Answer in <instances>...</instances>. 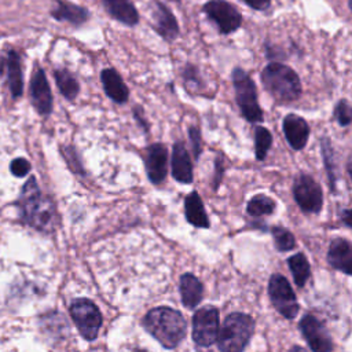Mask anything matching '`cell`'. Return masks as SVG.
<instances>
[{
    "mask_svg": "<svg viewBox=\"0 0 352 352\" xmlns=\"http://www.w3.org/2000/svg\"><path fill=\"white\" fill-rule=\"evenodd\" d=\"M264 89L280 104L293 103L300 99L302 85L298 74L290 66L282 62H270L260 74Z\"/></svg>",
    "mask_w": 352,
    "mask_h": 352,
    "instance_id": "1",
    "label": "cell"
},
{
    "mask_svg": "<svg viewBox=\"0 0 352 352\" xmlns=\"http://www.w3.org/2000/svg\"><path fill=\"white\" fill-rule=\"evenodd\" d=\"M19 208L23 220L40 231H52L55 227V206L43 195L34 177H30L21 192Z\"/></svg>",
    "mask_w": 352,
    "mask_h": 352,
    "instance_id": "2",
    "label": "cell"
},
{
    "mask_svg": "<svg viewBox=\"0 0 352 352\" xmlns=\"http://www.w3.org/2000/svg\"><path fill=\"white\" fill-rule=\"evenodd\" d=\"M144 329L165 348H175L186 336L183 315L169 307H157L143 319Z\"/></svg>",
    "mask_w": 352,
    "mask_h": 352,
    "instance_id": "3",
    "label": "cell"
},
{
    "mask_svg": "<svg viewBox=\"0 0 352 352\" xmlns=\"http://www.w3.org/2000/svg\"><path fill=\"white\" fill-rule=\"evenodd\" d=\"M254 329L253 319L241 312L230 314L217 334L220 352H242L248 345Z\"/></svg>",
    "mask_w": 352,
    "mask_h": 352,
    "instance_id": "4",
    "label": "cell"
},
{
    "mask_svg": "<svg viewBox=\"0 0 352 352\" xmlns=\"http://www.w3.org/2000/svg\"><path fill=\"white\" fill-rule=\"evenodd\" d=\"M231 81L234 87L235 102L241 114L249 122L263 121V110L260 107L257 88L252 77L242 67H234L231 72Z\"/></svg>",
    "mask_w": 352,
    "mask_h": 352,
    "instance_id": "5",
    "label": "cell"
},
{
    "mask_svg": "<svg viewBox=\"0 0 352 352\" xmlns=\"http://www.w3.org/2000/svg\"><path fill=\"white\" fill-rule=\"evenodd\" d=\"M202 12L214 23L221 34H231L242 25V15L238 8L227 0H209L204 4Z\"/></svg>",
    "mask_w": 352,
    "mask_h": 352,
    "instance_id": "6",
    "label": "cell"
},
{
    "mask_svg": "<svg viewBox=\"0 0 352 352\" xmlns=\"http://www.w3.org/2000/svg\"><path fill=\"white\" fill-rule=\"evenodd\" d=\"M70 315L80 334L92 341L96 338L102 326V314L98 307L88 298H77L70 305Z\"/></svg>",
    "mask_w": 352,
    "mask_h": 352,
    "instance_id": "7",
    "label": "cell"
},
{
    "mask_svg": "<svg viewBox=\"0 0 352 352\" xmlns=\"http://www.w3.org/2000/svg\"><path fill=\"white\" fill-rule=\"evenodd\" d=\"M219 334V312L214 307L199 308L192 316V338L199 346H210Z\"/></svg>",
    "mask_w": 352,
    "mask_h": 352,
    "instance_id": "8",
    "label": "cell"
},
{
    "mask_svg": "<svg viewBox=\"0 0 352 352\" xmlns=\"http://www.w3.org/2000/svg\"><path fill=\"white\" fill-rule=\"evenodd\" d=\"M270 298L276 308V311L287 319H292L298 312L297 298L290 283L280 274H274L268 285Z\"/></svg>",
    "mask_w": 352,
    "mask_h": 352,
    "instance_id": "9",
    "label": "cell"
},
{
    "mask_svg": "<svg viewBox=\"0 0 352 352\" xmlns=\"http://www.w3.org/2000/svg\"><path fill=\"white\" fill-rule=\"evenodd\" d=\"M293 194L296 202L304 212L318 213L322 209V188L311 176L300 175L294 182Z\"/></svg>",
    "mask_w": 352,
    "mask_h": 352,
    "instance_id": "10",
    "label": "cell"
},
{
    "mask_svg": "<svg viewBox=\"0 0 352 352\" xmlns=\"http://www.w3.org/2000/svg\"><path fill=\"white\" fill-rule=\"evenodd\" d=\"M300 330L312 352H331L333 344L330 334L315 316L305 315L300 320Z\"/></svg>",
    "mask_w": 352,
    "mask_h": 352,
    "instance_id": "11",
    "label": "cell"
},
{
    "mask_svg": "<svg viewBox=\"0 0 352 352\" xmlns=\"http://www.w3.org/2000/svg\"><path fill=\"white\" fill-rule=\"evenodd\" d=\"M153 28L165 41H173L179 37L180 28L176 16L170 11V8L160 0L153 1Z\"/></svg>",
    "mask_w": 352,
    "mask_h": 352,
    "instance_id": "12",
    "label": "cell"
},
{
    "mask_svg": "<svg viewBox=\"0 0 352 352\" xmlns=\"http://www.w3.org/2000/svg\"><path fill=\"white\" fill-rule=\"evenodd\" d=\"M30 98L34 109L41 116H48L52 111V94L47 76L41 67H37L32 76Z\"/></svg>",
    "mask_w": 352,
    "mask_h": 352,
    "instance_id": "13",
    "label": "cell"
},
{
    "mask_svg": "<svg viewBox=\"0 0 352 352\" xmlns=\"http://www.w3.org/2000/svg\"><path fill=\"white\" fill-rule=\"evenodd\" d=\"M282 128L285 138L292 148L302 150L305 147L309 136V125L305 118L297 114H287L283 118Z\"/></svg>",
    "mask_w": 352,
    "mask_h": 352,
    "instance_id": "14",
    "label": "cell"
},
{
    "mask_svg": "<svg viewBox=\"0 0 352 352\" xmlns=\"http://www.w3.org/2000/svg\"><path fill=\"white\" fill-rule=\"evenodd\" d=\"M168 150L162 143L148 146L146 151V170L150 180L155 184L161 183L166 176Z\"/></svg>",
    "mask_w": 352,
    "mask_h": 352,
    "instance_id": "15",
    "label": "cell"
},
{
    "mask_svg": "<svg viewBox=\"0 0 352 352\" xmlns=\"http://www.w3.org/2000/svg\"><path fill=\"white\" fill-rule=\"evenodd\" d=\"M100 82L103 87V91L109 99H111L114 103L124 104L129 99V89L126 84L124 82L121 74L113 69L106 67L100 72Z\"/></svg>",
    "mask_w": 352,
    "mask_h": 352,
    "instance_id": "16",
    "label": "cell"
},
{
    "mask_svg": "<svg viewBox=\"0 0 352 352\" xmlns=\"http://www.w3.org/2000/svg\"><path fill=\"white\" fill-rule=\"evenodd\" d=\"M106 12L117 22L125 26H136L139 23V12L132 0H102Z\"/></svg>",
    "mask_w": 352,
    "mask_h": 352,
    "instance_id": "17",
    "label": "cell"
},
{
    "mask_svg": "<svg viewBox=\"0 0 352 352\" xmlns=\"http://www.w3.org/2000/svg\"><path fill=\"white\" fill-rule=\"evenodd\" d=\"M51 15L56 21H66L73 26L84 25L91 16L89 10L78 4L70 3L67 0H56L55 7L51 11Z\"/></svg>",
    "mask_w": 352,
    "mask_h": 352,
    "instance_id": "18",
    "label": "cell"
},
{
    "mask_svg": "<svg viewBox=\"0 0 352 352\" xmlns=\"http://www.w3.org/2000/svg\"><path fill=\"white\" fill-rule=\"evenodd\" d=\"M172 175L180 183H191L192 165L186 146L182 142L173 144L172 151Z\"/></svg>",
    "mask_w": 352,
    "mask_h": 352,
    "instance_id": "19",
    "label": "cell"
},
{
    "mask_svg": "<svg viewBox=\"0 0 352 352\" xmlns=\"http://www.w3.org/2000/svg\"><path fill=\"white\" fill-rule=\"evenodd\" d=\"M327 260L336 270H340L349 275L352 270V252L349 242L342 238H336L330 243Z\"/></svg>",
    "mask_w": 352,
    "mask_h": 352,
    "instance_id": "20",
    "label": "cell"
},
{
    "mask_svg": "<svg viewBox=\"0 0 352 352\" xmlns=\"http://www.w3.org/2000/svg\"><path fill=\"white\" fill-rule=\"evenodd\" d=\"M4 70L7 69L8 85L14 98H19L23 91V78L21 69V59L15 51H10L7 58H4Z\"/></svg>",
    "mask_w": 352,
    "mask_h": 352,
    "instance_id": "21",
    "label": "cell"
},
{
    "mask_svg": "<svg viewBox=\"0 0 352 352\" xmlns=\"http://www.w3.org/2000/svg\"><path fill=\"white\" fill-rule=\"evenodd\" d=\"M202 285L192 274H184L180 278L182 301L187 308H194L202 300Z\"/></svg>",
    "mask_w": 352,
    "mask_h": 352,
    "instance_id": "22",
    "label": "cell"
},
{
    "mask_svg": "<svg viewBox=\"0 0 352 352\" xmlns=\"http://www.w3.org/2000/svg\"><path fill=\"white\" fill-rule=\"evenodd\" d=\"M184 210H186V219L188 223H191L195 227H202V228L209 227V220L206 217L205 208L198 192L192 191L190 195L186 197Z\"/></svg>",
    "mask_w": 352,
    "mask_h": 352,
    "instance_id": "23",
    "label": "cell"
},
{
    "mask_svg": "<svg viewBox=\"0 0 352 352\" xmlns=\"http://www.w3.org/2000/svg\"><path fill=\"white\" fill-rule=\"evenodd\" d=\"M54 77L63 98L67 100H74L80 92V84L77 78L67 69H56L54 72Z\"/></svg>",
    "mask_w": 352,
    "mask_h": 352,
    "instance_id": "24",
    "label": "cell"
},
{
    "mask_svg": "<svg viewBox=\"0 0 352 352\" xmlns=\"http://www.w3.org/2000/svg\"><path fill=\"white\" fill-rule=\"evenodd\" d=\"M287 263H289V267H290V271H292L296 285L300 287L304 286L309 276V264H308V260L305 258V256L302 253L293 254L292 257H289Z\"/></svg>",
    "mask_w": 352,
    "mask_h": 352,
    "instance_id": "25",
    "label": "cell"
},
{
    "mask_svg": "<svg viewBox=\"0 0 352 352\" xmlns=\"http://www.w3.org/2000/svg\"><path fill=\"white\" fill-rule=\"evenodd\" d=\"M272 144V135L271 132L264 126H256L254 128V150H256V158L264 160L270 147Z\"/></svg>",
    "mask_w": 352,
    "mask_h": 352,
    "instance_id": "26",
    "label": "cell"
},
{
    "mask_svg": "<svg viewBox=\"0 0 352 352\" xmlns=\"http://www.w3.org/2000/svg\"><path fill=\"white\" fill-rule=\"evenodd\" d=\"M275 209V202L263 194L254 195L249 204H248V213L252 216H263V214H270Z\"/></svg>",
    "mask_w": 352,
    "mask_h": 352,
    "instance_id": "27",
    "label": "cell"
},
{
    "mask_svg": "<svg viewBox=\"0 0 352 352\" xmlns=\"http://www.w3.org/2000/svg\"><path fill=\"white\" fill-rule=\"evenodd\" d=\"M272 235H274V242H275V246L278 248V250L280 252H285V250H290L294 248L296 245V241H294V236L292 235L290 231H287L286 228L283 227H274L272 228Z\"/></svg>",
    "mask_w": 352,
    "mask_h": 352,
    "instance_id": "28",
    "label": "cell"
},
{
    "mask_svg": "<svg viewBox=\"0 0 352 352\" xmlns=\"http://www.w3.org/2000/svg\"><path fill=\"white\" fill-rule=\"evenodd\" d=\"M182 78H183V82L186 85H192L197 89L205 87V82H204V78L201 76L199 67L192 65V63H186L184 65V67L182 70Z\"/></svg>",
    "mask_w": 352,
    "mask_h": 352,
    "instance_id": "29",
    "label": "cell"
},
{
    "mask_svg": "<svg viewBox=\"0 0 352 352\" xmlns=\"http://www.w3.org/2000/svg\"><path fill=\"white\" fill-rule=\"evenodd\" d=\"M334 117L341 126H348L351 124V120H352L351 104L345 98L340 99L334 106Z\"/></svg>",
    "mask_w": 352,
    "mask_h": 352,
    "instance_id": "30",
    "label": "cell"
},
{
    "mask_svg": "<svg viewBox=\"0 0 352 352\" xmlns=\"http://www.w3.org/2000/svg\"><path fill=\"white\" fill-rule=\"evenodd\" d=\"M188 138H190V142H191L194 157L198 158L199 154H201V133H199V129L197 126H190L188 128Z\"/></svg>",
    "mask_w": 352,
    "mask_h": 352,
    "instance_id": "31",
    "label": "cell"
},
{
    "mask_svg": "<svg viewBox=\"0 0 352 352\" xmlns=\"http://www.w3.org/2000/svg\"><path fill=\"white\" fill-rule=\"evenodd\" d=\"M11 172L15 175V176H25L28 175V172L30 170V164L29 161H26L25 158H15L12 162H11Z\"/></svg>",
    "mask_w": 352,
    "mask_h": 352,
    "instance_id": "32",
    "label": "cell"
},
{
    "mask_svg": "<svg viewBox=\"0 0 352 352\" xmlns=\"http://www.w3.org/2000/svg\"><path fill=\"white\" fill-rule=\"evenodd\" d=\"M264 48H265V55H267V58H268V59H272V60H275V62H279V59H283V58L286 56L285 51H283L280 47L275 45V44L265 43Z\"/></svg>",
    "mask_w": 352,
    "mask_h": 352,
    "instance_id": "33",
    "label": "cell"
},
{
    "mask_svg": "<svg viewBox=\"0 0 352 352\" xmlns=\"http://www.w3.org/2000/svg\"><path fill=\"white\" fill-rule=\"evenodd\" d=\"M243 3L256 11H265L271 7V0H243Z\"/></svg>",
    "mask_w": 352,
    "mask_h": 352,
    "instance_id": "34",
    "label": "cell"
},
{
    "mask_svg": "<svg viewBox=\"0 0 352 352\" xmlns=\"http://www.w3.org/2000/svg\"><path fill=\"white\" fill-rule=\"evenodd\" d=\"M132 113H133L135 120L142 125V128H144V131H147V122H146V118H144L143 107H140V106H135V107H133V110H132Z\"/></svg>",
    "mask_w": 352,
    "mask_h": 352,
    "instance_id": "35",
    "label": "cell"
},
{
    "mask_svg": "<svg viewBox=\"0 0 352 352\" xmlns=\"http://www.w3.org/2000/svg\"><path fill=\"white\" fill-rule=\"evenodd\" d=\"M349 217H351V210H349V209H345V212H344V219H345V224H346V226H351Z\"/></svg>",
    "mask_w": 352,
    "mask_h": 352,
    "instance_id": "36",
    "label": "cell"
},
{
    "mask_svg": "<svg viewBox=\"0 0 352 352\" xmlns=\"http://www.w3.org/2000/svg\"><path fill=\"white\" fill-rule=\"evenodd\" d=\"M289 352H307L304 348H301V346H293Z\"/></svg>",
    "mask_w": 352,
    "mask_h": 352,
    "instance_id": "37",
    "label": "cell"
},
{
    "mask_svg": "<svg viewBox=\"0 0 352 352\" xmlns=\"http://www.w3.org/2000/svg\"><path fill=\"white\" fill-rule=\"evenodd\" d=\"M132 352H148V351H146V349H139V348H136V349H133Z\"/></svg>",
    "mask_w": 352,
    "mask_h": 352,
    "instance_id": "38",
    "label": "cell"
},
{
    "mask_svg": "<svg viewBox=\"0 0 352 352\" xmlns=\"http://www.w3.org/2000/svg\"><path fill=\"white\" fill-rule=\"evenodd\" d=\"M175 1H179V0H175Z\"/></svg>",
    "mask_w": 352,
    "mask_h": 352,
    "instance_id": "39",
    "label": "cell"
}]
</instances>
